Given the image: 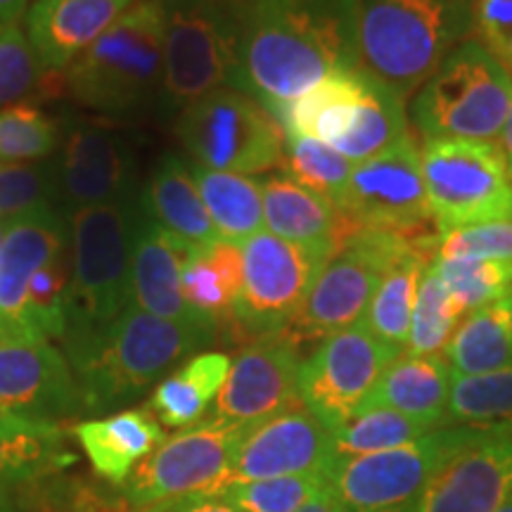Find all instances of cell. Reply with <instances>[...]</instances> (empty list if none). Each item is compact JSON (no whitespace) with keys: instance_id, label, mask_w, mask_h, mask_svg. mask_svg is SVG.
Instances as JSON below:
<instances>
[{"instance_id":"1","label":"cell","mask_w":512,"mask_h":512,"mask_svg":"<svg viewBox=\"0 0 512 512\" xmlns=\"http://www.w3.org/2000/svg\"><path fill=\"white\" fill-rule=\"evenodd\" d=\"M240 29L235 88L275 114L337 72L363 67L356 0H233Z\"/></svg>"},{"instance_id":"2","label":"cell","mask_w":512,"mask_h":512,"mask_svg":"<svg viewBox=\"0 0 512 512\" xmlns=\"http://www.w3.org/2000/svg\"><path fill=\"white\" fill-rule=\"evenodd\" d=\"M216 339L214 325L166 320L131 304L100 335L64 356L79 382L83 413L102 415L140 399Z\"/></svg>"},{"instance_id":"3","label":"cell","mask_w":512,"mask_h":512,"mask_svg":"<svg viewBox=\"0 0 512 512\" xmlns=\"http://www.w3.org/2000/svg\"><path fill=\"white\" fill-rule=\"evenodd\" d=\"M363 69L403 100L475 31V0H356Z\"/></svg>"},{"instance_id":"4","label":"cell","mask_w":512,"mask_h":512,"mask_svg":"<svg viewBox=\"0 0 512 512\" xmlns=\"http://www.w3.org/2000/svg\"><path fill=\"white\" fill-rule=\"evenodd\" d=\"M138 209V197H133L76 209L67 216L72 287L60 339L64 354L100 335L131 306V252Z\"/></svg>"},{"instance_id":"5","label":"cell","mask_w":512,"mask_h":512,"mask_svg":"<svg viewBox=\"0 0 512 512\" xmlns=\"http://www.w3.org/2000/svg\"><path fill=\"white\" fill-rule=\"evenodd\" d=\"M67 93L102 114H131L162 93L164 12L159 0H136L86 53L64 69Z\"/></svg>"},{"instance_id":"6","label":"cell","mask_w":512,"mask_h":512,"mask_svg":"<svg viewBox=\"0 0 512 512\" xmlns=\"http://www.w3.org/2000/svg\"><path fill=\"white\" fill-rule=\"evenodd\" d=\"M512 107V76L475 38H467L415 91L411 119L422 140L501 138Z\"/></svg>"},{"instance_id":"7","label":"cell","mask_w":512,"mask_h":512,"mask_svg":"<svg viewBox=\"0 0 512 512\" xmlns=\"http://www.w3.org/2000/svg\"><path fill=\"white\" fill-rule=\"evenodd\" d=\"M164 12V79L159 105L181 114L204 95L233 86L240 29L233 0H159Z\"/></svg>"},{"instance_id":"8","label":"cell","mask_w":512,"mask_h":512,"mask_svg":"<svg viewBox=\"0 0 512 512\" xmlns=\"http://www.w3.org/2000/svg\"><path fill=\"white\" fill-rule=\"evenodd\" d=\"M437 240L439 233L408 238L389 230H354L318 271L287 335L302 344L354 328L366 316L384 271L413 247Z\"/></svg>"},{"instance_id":"9","label":"cell","mask_w":512,"mask_h":512,"mask_svg":"<svg viewBox=\"0 0 512 512\" xmlns=\"http://www.w3.org/2000/svg\"><path fill=\"white\" fill-rule=\"evenodd\" d=\"M176 138L195 164L254 176L283 166L285 128L252 95L219 88L178 114Z\"/></svg>"},{"instance_id":"10","label":"cell","mask_w":512,"mask_h":512,"mask_svg":"<svg viewBox=\"0 0 512 512\" xmlns=\"http://www.w3.org/2000/svg\"><path fill=\"white\" fill-rule=\"evenodd\" d=\"M242 434L245 427L211 418L178 430L117 486V494L133 512H171L195 496L219 494Z\"/></svg>"},{"instance_id":"11","label":"cell","mask_w":512,"mask_h":512,"mask_svg":"<svg viewBox=\"0 0 512 512\" xmlns=\"http://www.w3.org/2000/svg\"><path fill=\"white\" fill-rule=\"evenodd\" d=\"M420 164L439 233L512 219V176L498 143L422 140Z\"/></svg>"},{"instance_id":"12","label":"cell","mask_w":512,"mask_h":512,"mask_svg":"<svg viewBox=\"0 0 512 512\" xmlns=\"http://www.w3.org/2000/svg\"><path fill=\"white\" fill-rule=\"evenodd\" d=\"M482 430L484 425H448L389 451L335 458L323 472L325 482L351 512L406 503Z\"/></svg>"},{"instance_id":"13","label":"cell","mask_w":512,"mask_h":512,"mask_svg":"<svg viewBox=\"0 0 512 512\" xmlns=\"http://www.w3.org/2000/svg\"><path fill=\"white\" fill-rule=\"evenodd\" d=\"M242 290L228 332L233 339L283 335L302 309L325 259L273 233L242 242Z\"/></svg>"},{"instance_id":"14","label":"cell","mask_w":512,"mask_h":512,"mask_svg":"<svg viewBox=\"0 0 512 512\" xmlns=\"http://www.w3.org/2000/svg\"><path fill=\"white\" fill-rule=\"evenodd\" d=\"M339 211L358 228L389 230L408 238L434 235L425 230L434 216L413 133L380 155L354 164Z\"/></svg>"},{"instance_id":"15","label":"cell","mask_w":512,"mask_h":512,"mask_svg":"<svg viewBox=\"0 0 512 512\" xmlns=\"http://www.w3.org/2000/svg\"><path fill=\"white\" fill-rule=\"evenodd\" d=\"M403 351L370 335L361 323L320 344L299 368V399L330 430L354 418L366 406L384 370Z\"/></svg>"},{"instance_id":"16","label":"cell","mask_w":512,"mask_h":512,"mask_svg":"<svg viewBox=\"0 0 512 512\" xmlns=\"http://www.w3.org/2000/svg\"><path fill=\"white\" fill-rule=\"evenodd\" d=\"M57 159V209L64 216L136 197V145L102 119H69Z\"/></svg>"},{"instance_id":"17","label":"cell","mask_w":512,"mask_h":512,"mask_svg":"<svg viewBox=\"0 0 512 512\" xmlns=\"http://www.w3.org/2000/svg\"><path fill=\"white\" fill-rule=\"evenodd\" d=\"M302 361L299 342L287 332L247 342V347L230 361L228 377L209 418L247 430L273 415L302 406Z\"/></svg>"},{"instance_id":"18","label":"cell","mask_w":512,"mask_h":512,"mask_svg":"<svg viewBox=\"0 0 512 512\" xmlns=\"http://www.w3.org/2000/svg\"><path fill=\"white\" fill-rule=\"evenodd\" d=\"M0 413L46 425L83 413L74 370L48 339H0Z\"/></svg>"},{"instance_id":"19","label":"cell","mask_w":512,"mask_h":512,"mask_svg":"<svg viewBox=\"0 0 512 512\" xmlns=\"http://www.w3.org/2000/svg\"><path fill=\"white\" fill-rule=\"evenodd\" d=\"M332 460V430L302 403L247 427L223 486L290 475H320Z\"/></svg>"},{"instance_id":"20","label":"cell","mask_w":512,"mask_h":512,"mask_svg":"<svg viewBox=\"0 0 512 512\" xmlns=\"http://www.w3.org/2000/svg\"><path fill=\"white\" fill-rule=\"evenodd\" d=\"M512 494V420L484 425L418 496V512H496Z\"/></svg>"},{"instance_id":"21","label":"cell","mask_w":512,"mask_h":512,"mask_svg":"<svg viewBox=\"0 0 512 512\" xmlns=\"http://www.w3.org/2000/svg\"><path fill=\"white\" fill-rule=\"evenodd\" d=\"M69 245V221L57 207L8 223L0 247V339H29L24 304L34 273Z\"/></svg>"},{"instance_id":"22","label":"cell","mask_w":512,"mask_h":512,"mask_svg":"<svg viewBox=\"0 0 512 512\" xmlns=\"http://www.w3.org/2000/svg\"><path fill=\"white\" fill-rule=\"evenodd\" d=\"M190 252L195 249L166 233L143 209H138L131 252V304L166 320L219 328L214 320L192 311L183 297L181 266Z\"/></svg>"},{"instance_id":"23","label":"cell","mask_w":512,"mask_h":512,"mask_svg":"<svg viewBox=\"0 0 512 512\" xmlns=\"http://www.w3.org/2000/svg\"><path fill=\"white\" fill-rule=\"evenodd\" d=\"M136 0H36L27 38L46 72H64Z\"/></svg>"},{"instance_id":"24","label":"cell","mask_w":512,"mask_h":512,"mask_svg":"<svg viewBox=\"0 0 512 512\" xmlns=\"http://www.w3.org/2000/svg\"><path fill=\"white\" fill-rule=\"evenodd\" d=\"M261 192L268 233L309 249L325 261L358 230L335 204L285 174L266 176Z\"/></svg>"},{"instance_id":"25","label":"cell","mask_w":512,"mask_h":512,"mask_svg":"<svg viewBox=\"0 0 512 512\" xmlns=\"http://www.w3.org/2000/svg\"><path fill=\"white\" fill-rule=\"evenodd\" d=\"M72 434L91 460L95 475L110 486L124 484L128 475L164 441L162 425L147 408L83 420Z\"/></svg>"},{"instance_id":"26","label":"cell","mask_w":512,"mask_h":512,"mask_svg":"<svg viewBox=\"0 0 512 512\" xmlns=\"http://www.w3.org/2000/svg\"><path fill=\"white\" fill-rule=\"evenodd\" d=\"M138 202L152 221L192 249H207L223 242L190 174V164L181 157L166 155L159 159Z\"/></svg>"},{"instance_id":"27","label":"cell","mask_w":512,"mask_h":512,"mask_svg":"<svg viewBox=\"0 0 512 512\" xmlns=\"http://www.w3.org/2000/svg\"><path fill=\"white\" fill-rule=\"evenodd\" d=\"M453 370L444 356L401 354L389 363L366 406H384L399 411L422 425L444 427Z\"/></svg>"},{"instance_id":"28","label":"cell","mask_w":512,"mask_h":512,"mask_svg":"<svg viewBox=\"0 0 512 512\" xmlns=\"http://www.w3.org/2000/svg\"><path fill=\"white\" fill-rule=\"evenodd\" d=\"M76 463L62 425L0 413V489L17 491L62 475Z\"/></svg>"},{"instance_id":"29","label":"cell","mask_w":512,"mask_h":512,"mask_svg":"<svg viewBox=\"0 0 512 512\" xmlns=\"http://www.w3.org/2000/svg\"><path fill=\"white\" fill-rule=\"evenodd\" d=\"M230 361L233 358L223 351H200L190 356L157 384L145 408L155 415L159 425L188 430L202 422L214 406L228 377Z\"/></svg>"},{"instance_id":"30","label":"cell","mask_w":512,"mask_h":512,"mask_svg":"<svg viewBox=\"0 0 512 512\" xmlns=\"http://www.w3.org/2000/svg\"><path fill=\"white\" fill-rule=\"evenodd\" d=\"M366 74L363 67L332 74L273 117L280 121L285 133L309 136L332 147L356 121L366 88Z\"/></svg>"},{"instance_id":"31","label":"cell","mask_w":512,"mask_h":512,"mask_svg":"<svg viewBox=\"0 0 512 512\" xmlns=\"http://www.w3.org/2000/svg\"><path fill=\"white\" fill-rule=\"evenodd\" d=\"M181 290L192 311L228 330L242 290L240 245L219 242L190 252L181 266Z\"/></svg>"},{"instance_id":"32","label":"cell","mask_w":512,"mask_h":512,"mask_svg":"<svg viewBox=\"0 0 512 512\" xmlns=\"http://www.w3.org/2000/svg\"><path fill=\"white\" fill-rule=\"evenodd\" d=\"M434 256L437 245H418L384 271L361 320L370 335L399 351L406 349L422 271Z\"/></svg>"},{"instance_id":"33","label":"cell","mask_w":512,"mask_h":512,"mask_svg":"<svg viewBox=\"0 0 512 512\" xmlns=\"http://www.w3.org/2000/svg\"><path fill=\"white\" fill-rule=\"evenodd\" d=\"M453 375H479L512 363V294L460 320L444 349Z\"/></svg>"},{"instance_id":"34","label":"cell","mask_w":512,"mask_h":512,"mask_svg":"<svg viewBox=\"0 0 512 512\" xmlns=\"http://www.w3.org/2000/svg\"><path fill=\"white\" fill-rule=\"evenodd\" d=\"M197 190L207 207L211 221L230 245H242L264 228V192L261 181L252 176L214 171L190 164Z\"/></svg>"},{"instance_id":"35","label":"cell","mask_w":512,"mask_h":512,"mask_svg":"<svg viewBox=\"0 0 512 512\" xmlns=\"http://www.w3.org/2000/svg\"><path fill=\"white\" fill-rule=\"evenodd\" d=\"M408 133L411 131H408L406 100L392 86L368 72L356 121L332 147L349 162L358 164L389 150Z\"/></svg>"},{"instance_id":"36","label":"cell","mask_w":512,"mask_h":512,"mask_svg":"<svg viewBox=\"0 0 512 512\" xmlns=\"http://www.w3.org/2000/svg\"><path fill=\"white\" fill-rule=\"evenodd\" d=\"M465 313L441 283L434 259L422 271L418 297H415L411 332L403 354L411 356H444L446 344L460 325Z\"/></svg>"},{"instance_id":"37","label":"cell","mask_w":512,"mask_h":512,"mask_svg":"<svg viewBox=\"0 0 512 512\" xmlns=\"http://www.w3.org/2000/svg\"><path fill=\"white\" fill-rule=\"evenodd\" d=\"M512 420V363L479 375H453L448 425H498Z\"/></svg>"},{"instance_id":"38","label":"cell","mask_w":512,"mask_h":512,"mask_svg":"<svg viewBox=\"0 0 512 512\" xmlns=\"http://www.w3.org/2000/svg\"><path fill=\"white\" fill-rule=\"evenodd\" d=\"M427 432H432V427L392 408L363 406L354 418L332 430V446H335V458L366 456V453L411 444Z\"/></svg>"},{"instance_id":"39","label":"cell","mask_w":512,"mask_h":512,"mask_svg":"<svg viewBox=\"0 0 512 512\" xmlns=\"http://www.w3.org/2000/svg\"><path fill=\"white\" fill-rule=\"evenodd\" d=\"M72 287V256L69 245L43 264L31 278L24 304V330L29 339H62Z\"/></svg>"},{"instance_id":"40","label":"cell","mask_w":512,"mask_h":512,"mask_svg":"<svg viewBox=\"0 0 512 512\" xmlns=\"http://www.w3.org/2000/svg\"><path fill=\"white\" fill-rule=\"evenodd\" d=\"M285 136V176L325 197L339 209L344 192H347L351 171H354V162H349L347 157L339 155L335 147L320 143V140L297 136V133H285Z\"/></svg>"},{"instance_id":"41","label":"cell","mask_w":512,"mask_h":512,"mask_svg":"<svg viewBox=\"0 0 512 512\" xmlns=\"http://www.w3.org/2000/svg\"><path fill=\"white\" fill-rule=\"evenodd\" d=\"M434 266L448 294L467 316L470 311L512 294V261L437 259Z\"/></svg>"},{"instance_id":"42","label":"cell","mask_w":512,"mask_h":512,"mask_svg":"<svg viewBox=\"0 0 512 512\" xmlns=\"http://www.w3.org/2000/svg\"><path fill=\"white\" fill-rule=\"evenodd\" d=\"M62 128L34 105H10L0 110V164L38 162L60 150Z\"/></svg>"},{"instance_id":"43","label":"cell","mask_w":512,"mask_h":512,"mask_svg":"<svg viewBox=\"0 0 512 512\" xmlns=\"http://www.w3.org/2000/svg\"><path fill=\"white\" fill-rule=\"evenodd\" d=\"M328 486L325 475H290L228 484L219 491L238 512H297Z\"/></svg>"},{"instance_id":"44","label":"cell","mask_w":512,"mask_h":512,"mask_svg":"<svg viewBox=\"0 0 512 512\" xmlns=\"http://www.w3.org/2000/svg\"><path fill=\"white\" fill-rule=\"evenodd\" d=\"M57 207V159L0 164V219Z\"/></svg>"},{"instance_id":"45","label":"cell","mask_w":512,"mask_h":512,"mask_svg":"<svg viewBox=\"0 0 512 512\" xmlns=\"http://www.w3.org/2000/svg\"><path fill=\"white\" fill-rule=\"evenodd\" d=\"M43 72L27 34L17 24H0V110L41 91Z\"/></svg>"},{"instance_id":"46","label":"cell","mask_w":512,"mask_h":512,"mask_svg":"<svg viewBox=\"0 0 512 512\" xmlns=\"http://www.w3.org/2000/svg\"><path fill=\"white\" fill-rule=\"evenodd\" d=\"M437 259L512 261V219L439 233Z\"/></svg>"},{"instance_id":"47","label":"cell","mask_w":512,"mask_h":512,"mask_svg":"<svg viewBox=\"0 0 512 512\" xmlns=\"http://www.w3.org/2000/svg\"><path fill=\"white\" fill-rule=\"evenodd\" d=\"M475 34L512 76V0H475Z\"/></svg>"},{"instance_id":"48","label":"cell","mask_w":512,"mask_h":512,"mask_svg":"<svg viewBox=\"0 0 512 512\" xmlns=\"http://www.w3.org/2000/svg\"><path fill=\"white\" fill-rule=\"evenodd\" d=\"M171 512H238V510L219 496H195L190 498V501L178 503Z\"/></svg>"},{"instance_id":"49","label":"cell","mask_w":512,"mask_h":512,"mask_svg":"<svg viewBox=\"0 0 512 512\" xmlns=\"http://www.w3.org/2000/svg\"><path fill=\"white\" fill-rule=\"evenodd\" d=\"M297 512H351V510L342 501H339V496L330 489V486H325V489L320 491L313 501L306 503L304 508Z\"/></svg>"},{"instance_id":"50","label":"cell","mask_w":512,"mask_h":512,"mask_svg":"<svg viewBox=\"0 0 512 512\" xmlns=\"http://www.w3.org/2000/svg\"><path fill=\"white\" fill-rule=\"evenodd\" d=\"M29 0H0V24H17L27 17Z\"/></svg>"},{"instance_id":"51","label":"cell","mask_w":512,"mask_h":512,"mask_svg":"<svg viewBox=\"0 0 512 512\" xmlns=\"http://www.w3.org/2000/svg\"><path fill=\"white\" fill-rule=\"evenodd\" d=\"M501 150L505 155V162H508V169H510V176H512V107H510V114L508 119H505V126H503V133H501Z\"/></svg>"},{"instance_id":"52","label":"cell","mask_w":512,"mask_h":512,"mask_svg":"<svg viewBox=\"0 0 512 512\" xmlns=\"http://www.w3.org/2000/svg\"><path fill=\"white\" fill-rule=\"evenodd\" d=\"M0 512H24L19 494H15V491L0 489Z\"/></svg>"},{"instance_id":"53","label":"cell","mask_w":512,"mask_h":512,"mask_svg":"<svg viewBox=\"0 0 512 512\" xmlns=\"http://www.w3.org/2000/svg\"><path fill=\"white\" fill-rule=\"evenodd\" d=\"M361 512H418V498L399 503V505H387V508H373V510H361Z\"/></svg>"},{"instance_id":"54","label":"cell","mask_w":512,"mask_h":512,"mask_svg":"<svg viewBox=\"0 0 512 512\" xmlns=\"http://www.w3.org/2000/svg\"><path fill=\"white\" fill-rule=\"evenodd\" d=\"M8 219H0V247H3V240H5V233H8Z\"/></svg>"},{"instance_id":"55","label":"cell","mask_w":512,"mask_h":512,"mask_svg":"<svg viewBox=\"0 0 512 512\" xmlns=\"http://www.w3.org/2000/svg\"><path fill=\"white\" fill-rule=\"evenodd\" d=\"M496 512H512V494L505 498V503L501 505V508H498Z\"/></svg>"}]
</instances>
